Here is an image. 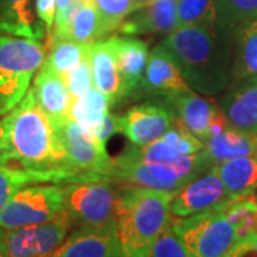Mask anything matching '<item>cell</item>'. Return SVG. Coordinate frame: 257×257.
Returning a JSON list of instances; mask_svg holds the SVG:
<instances>
[{"mask_svg": "<svg viewBox=\"0 0 257 257\" xmlns=\"http://www.w3.org/2000/svg\"><path fill=\"white\" fill-rule=\"evenodd\" d=\"M166 101L172 107L176 119L196 138L202 142H206L210 138L209 123L217 106L216 103L199 96L193 89L173 93L166 97Z\"/></svg>", "mask_w": 257, "mask_h": 257, "instance_id": "ac0fdd59", "label": "cell"}, {"mask_svg": "<svg viewBox=\"0 0 257 257\" xmlns=\"http://www.w3.org/2000/svg\"><path fill=\"white\" fill-rule=\"evenodd\" d=\"M8 143V163L35 170L62 172L74 179L69 167V159L59 133L42 107L37 104L35 93L29 89L16 107L3 116ZM66 182V183H67Z\"/></svg>", "mask_w": 257, "mask_h": 257, "instance_id": "7a4b0ae2", "label": "cell"}, {"mask_svg": "<svg viewBox=\"0 0 257 257\" xmlns=\"http://www.w3.org/2000/svg\"><path fill=\"white\" fill-rule=\"evenodd\" d=\"M90 63L94 87L106 94L110 104H117L128 96L127 86L119 72L116 53L110 39L92 43Z\"/></svg>", "mask_w": 257, "mask_h": 257, "instance_id": "e0dca14e", "label": "cell"}, {"mask_svg": "<svg viewBox=\"0 0 257 257\" xmlns=\"http://www.w3.org/2000/svg\"><path fill=\"white\" fill-rule=\"evenodd\" d=\"M43 62L45 50L39 40L0 35V116L26 96Z\"/></svg>", "mask_w": 257, "mask_h": 257, "instance_id": "277c9868", "label": "cell"}, {"mask_svg": "<svg viewBox=\"0 0 257 257\" xmlns=\"http://www.w3.org/2000/svg\"><path fill=\"white\" fill-rule=\"evenodd\" d=\"M237 199L226 189L217 173L210 169L173 192L170 213L175 219H184L206 211H223Z\"/></svg>", "mask_w": 257, "mask_h": 257, "instance_id": "30bf717a", "label": "cell"}, {"mask_svg": "<svg viewBox=\"0 0 257 257\" xmlns=\"http://www.w3.org/2000/svg\"><path fill=\"white\" fill-rule=\"evenodd\" d=\"M139 2H140V3H142V6H146L147 3H150V2H152V0H139Z\"/></svg>", "mask_w": 257, "mask_h": 257, "instance_id": "b9f144b4", "label": "cell"}, {"mask_svg": "<svg viewBox=\"0 0 257 257\" xmlns=\"http://www.w3.org/2000/svg\"><path fill=\"white\" fill-rule=\"evenodd\" d=\"M224 216L234 227L239 240L257 236V203L251 199H240L226 207Z\"/></svg>", "mask_w": 257, "mask_h": 257, "instance_id": "4dcf8cb0", "label": "cell"}, {"mask_svg": "<svg viewBox=\"0 0 257 257\" xmlns=\"http://www.w3.org/2000/svg\"><path fill=\"white\" fill-rule=\"evenodd\" d=\"M56 130L67 153L73 180L82 177H107L113 159L106 152L104 143L84 133L72 119L66 120Z\"/></svg>", "mask_w": 257, "mask_h": 257, "instance_id": "9c48e42d", "label": "cell"}, {"mask_svg": "<svg viewBox=\"0 0 257 257\" xmlns=\"http://www.w3.org/2000/svg\"><path fill=\"white\" fill-rule=\"evenodd\" d=\"M189 89L190 86L186 83L173 56L163 46V43L153 49L147 57L140 90L167 97L173 93L184 92Z\"/></svg>", "mask_w": 257, "mask_h": 257, "instance_id": "9a60e30c", "label": "cell"}, {"mask_svg": "<svg viewBox=\"0 0 257 257\" xmlns=\"http://www.w3.org/2000/svg\"><path fill=\"white\" fill-rule=\"evenodd\" d=\"M254 140H256V146H257V133L254 135Z\"/></svg>", "mask_w": 257, "mask_h": 257, "instance_id": "ee69618b", "label": "cell"}, {"mask_svg": "<svg viewBox=\"0 0 257 257\" xmlns=\"http://www.w3.org/2000/svg\"><path fill=\"white\" fill-rule=\"evenodd\" d=\"M0 257H8L5 254V251H3V247H2V244H0Z\"/></svg>", "mask_w": 257, "mask_h": 257, "instance_id": "7bdbcfd3", "label": "cell"}, {"mask_svg": "<svg viewBox=\"0 0 257 257\" xmlns=\"http://www.w3.org/2000/svg\"><path fill=\"white\" fill-rule=\"evenodd\" d=\"M211 169L237 200L250 197L257 189V156L231 159Z\"/></svg>", "mask_w": 257, "mask_h": 257, "instance_id": "603a6c76", "label": "cell"}, {"mask_svg": "<svg viewBox=\"0 0 257 257\" xmlns=\"http://www.w3.org/2000/svg\"><path fill=\"white\" fill-rule=\"evenodd\" d=\"M163 140L180 155H197L204 150V142L190 133L173 114V123L163 136Z\"/></svg>", "mask_w": 257, "mask_h": 257, "instance_id": "d6a6232c", "label": "cell"}, {"mask_svg": "<svg viewBox=\"0 0 257 257\" xmlns=\"http://www.w3.org/2000/svg\"><path fill=\"white\" fill-rule=\"evenodd\" d=\"M177 29V0H152L136 10V15L121 22L117 30L126 36L170 35Z\"/></svg>", "mask_w": 257, "mask_h": 257, "instance_id": "2e32d148", "label": "cell"}, {"mask_svg": "<svg viewBox=\"0 0 257 257\" xmlns=\"http://www.w3.org/2000/svg\"><path fill=\"white\" fill-rule=\"evenodd\" d=\"M0 163H8V143H6V127L3 119L0 120Z\"/></svg>", "mask_w": 257, "mask_h": 257, "instance_id": "ab89813d", "label": "cell"}, {"mask_svg": "<svg viewBox=\"0 0 257 257\" xmlns=\"http://www.w3.org/2000/svg\"><path fill=\"white\" fill-rule=\"evenodd\" d=\"M94 6L99 12L103 36L109 35L114 29L121 25L124 19L142 9L139 0H93Z\"/></svg>", "mask_w": 257, "mask_h": 257, "instance_id": "1f68e13d", "label": "cell"}, {"mask_svg": "<svg viewBox=\"0 0 257 257\" xmlns=\"http://www.w3.org/2000/svg\"><path fill=\"white\" fill-rule=\"evenodd\" d=\"M69 3H70V0H57V12L64 9Z\"/></svg>", "mask_w": 257, "mask_h": 257, "instance_id": "60d3db41", "label": "cell"}, {"mask_svg": "<svg viewBox=\"0 0 257 257\" xmlns=\"http://www.w3.org/2000/svg\"><path fill=\"white\" fill-rule=\"evenodd\" d=\"M189 257H226L239 241L223 211H206L172 220Z\"/></svg>", "mask_w": 257, "mask_h": 257, "instance_id": "8992f818", "label": "cell"}, {"mask_svg": "<svg viewBox=\"0 0 257 257\" xmlns=\"http://www.w3.org/2000/svg\"><path fill=\"white\" fill-rule=\"evenodd\" d=\"M92 43H77L70 39H57L50 37V53L46 62L55 72L66 76L72 72L82 59L89 52Z\"/></svg>", "mask_w": 257, "mask_h": 257, "instance_id": "83f0119b", "label": "cell"}, {"mask_svg": "<svg viewBox=\"0 0 257 257\" xmlns=\"http://www.w3.org/2000/svg\"><path fill=\"white\" fill-rule=\"evenodd\" d=\"M90 47H92V45H90ZM63 77L72 99L82 97L83 94H86L92 89L94 82H93L92 63H90V49L82 59V62Z\"/></svg>", "mask_w": 257, "mask_h": 257, "instance_id": "836d02e7", "label": "cell"}, {"mask_svg": "<svg viewBox=\"0 0 257 257\" xmlns=\"http://www.w3.org/2000/svg\"><path fill=\"white\" fill-rule=\"evenodd\" d=\"M32 90L35 93L37 104L49 116L55 127L70 119V107L73 99L67 89V84L63 76L55 72L46 62H43L42 67L39 69Z\"/></svg>", "mask_w": 257, "mask_h": 257, "instance_id": "5bb4252c", "label": "cell"}, {"mask_svg": "<svg viewBox=\"0 0 257 257\" xmlns=\"http://www.w3.org/2000/svg\"><path fill=\"white\" fill-rule=\"evenodd\" d=\"M57 0H36V13L40 22L46 26L47 32H52L55 26Z\"/></svg>", "mask_w": 257, "mask_h": 257, "instance_id": "d590c367", "label": "cell"}, {"mask_svg": "<svg viewBox=\"0 0 257 257\" xmlns=\"http://www.w3.org/2000/svg\"><path fill=\"white\" fill-rule=\"evenodd\" d=\"M172 196L173 192L135 186L117 194L114 217L124 257H147L172 221Z\"/></svg>", "mask_w": 257, "mask_h": 257, "instance_id": "3957f363", "label": "cell"}, {"mask_svg": "<svg viewBox=\"0 0 257 257\" xmlns=\"http://www.w3.org/2000/svg\"><path fill=\"white\" fill-rule=\"evenodd\" d=\"M103 37L100 16L94 6V2H89L74 15L64 39H70L77 43H93Z\"/></svg>", "mask_w": 257, "mask_h": 257, "instance_id": "f1b7e54d", "label": "cell"}, {"mask_svg": "<svg viewBox=\"0 0 257 257\" xmlns=\"http://www.w3.org/2000/svg\"><path fill=\"white\" fill-rule=\"evenodd\" d=\"M204 152L210 160L211 167L231 159L257 156L254 135L239 128L229 127L219 135L207 139L204 142Z\"/></svg>", "mask_w": 257, "mask_h": 257, "instance_id": "7402d4cb", "label": "cell"}, {"mask_svg": "<svg viewBox=\"0 0 257 257\" xmlns=\"http://www.w3.org/2000/svg\"><path fill=\"white\" fill-rule=\"evenodd\" d=\"M111 45L116 53V62L123 80L127 86L128 94L140 90L145 76L149 47L146 42L135 37H110Z\"/></svg>", "mask_w": 257, "mask_h": 257, "instance_id": "44dd1931", "label": "cell"}, {"mask_svg": "<svg viewBox=\"0 0 257 257\" xmlns=\"http://www.w3.org/2000/svg\"><path fill=\"white\" fill-rule=\"evenodd\" d=\"M73 224L64 209L46 223L19 229H0V244L8 257H49L66 239Z\"/></svg>", "mask_w": 257, "mask_h": 257, "instance_id": "ba28073f", "label": "cell"}, {"mask_svg": "<svg viewBox=\"0 0 257 257\" xmlns=\"http://www.w3.org/2000/svg\"><path fill=\"white\" fill-rule=\"evenodd\" d=\"M64 210L63 187L25 186L0 209V229L12 230L46 223Z\"/></svg>", "mask_w": 257, "mask_h": 257, "instance_id": "52a82bcc", "label": "cell"}, {"mask_svg": "<svg viewBox=\"0 0 257 257\" xmlns=\"http://www.w3.org/2000/svg\"><path fill=\"white\" fill-rule=\"evenodd\" d=\"M163 46L173 56L186 83L194 92L213 96L231 82V37L206 26L177 28Z\"/></svg>", "mask_w": 257, "mask_h": 257, "instance_id": "6da1fadb", "label": "cell"}, {"mask_svg": "<svg viewBox=\"0 0 257 257\" xmlns=\"http://www.w3.org/2000/svg\"><path fill=\"white\" fill-rule=\"evenodd\" d=\"M230 126L247 133H257V80L233 86L220 100Z\"/></svg>", "mask_w": 257, "mask_h": 257, "instance_id": "ffe728a7", "label": "cell"}, {"mask_svg": "<svg viewBox=\"0 0 257 257\" xmlns=\"http://www.w3.org/2000/svg\"><path fill=\"white\" fill-rule=\"evenodd\" d=\"M117 132H120L119 116L109 113V114L106 116L104 121L101 123L100 127L94 132L93 138L97 139L99 142H101V143H104V145H106V143L109 142V139H110L113 135H116Z\"/></svg>", "mask_w": 257, "mask_h": 257, "instance_id": "8d00e7d4", "label": "cell"}, {"mask_svg": "<svg viewBox=\"0 0 257 257\" xmlns=\"http://www.w3.org/2000/svg\"><path fill=\"white\" fill-rule=\"evenodd\" d=\"M109 99L97 87H92L82 97L73 99L70 119L74 120L84 133L93 136L109 114Z\"/></svg>", "mask_w": 257, "mask_h": 257, "instance_id": "484cf974", "label": "cell"}, {"mask_svg": "<svg viewBox=\"0 0 257 257\" xmlns=\"http://www.w3.org/2000/svg\"><path fill=\"white\" fill-rule=\"evenodd\" d=\"M111 182H121L127 186L146 187L166 192H176L190 182L170 166L147 163L130 156L127 152L113 159L111 169L107 175Z\"/></svg>", "mask_w": 257, "mask_h": 257, "instance_id": "8fae6325", "label": "cell"}, {"mask_svg": "<svg viewBox=\"0 0 257 257\" xmlns=\"http://www.w3.org/2000/svg\"><path fill=\"white\" fill-rule=\"evenodd\" d=\"M216 30L231 37L236 29L257 19V0H214Z\"/></svg>", "mask_w": 257, "mask_h": 257, "instance_id": "4316f807", "label": "cell"}, {"mask_svg": "<svg viewBox=\"0 0 257 257\" xmlns=\"http://www.w3.org/2000/svg\"><path fill=\"white\" fill-rule=\"evenodd\" d=\"M229 127H231L229 120L226 117L224 111L221 110L220 104H217L214 111H213V114H211L210 123H209V135H210V136L219 135V133L227 130Z\"/></svg>", "mask_w": 257, "mask_h": 257, "instance_id": "f35d334b", "label": "cell"}, {"mask_svg": "<svg viewBox=\"0 0 257 257\" xmlns=\"http://www.w3.org/2000/svg\"><path fill=\"white\" fill-rule=\"evenodd\" d=\"M147 257H189L183 243L176 234L172 221L160 233V236L152 246Z\"/></svg>", "mask_w": 257, "mask_h": 257, "instance_id": "e575fe53", "label": "cell"}, {"mask_svg": "<svg viewBox=\"0 0 257 257\" xmlns=\"http://www.w3.org/2000/svg\"><path fill=\"white\" fill-rule=\"evenodd\" d=\"M49 257H124L116 223L79 227Z\"/></svg>", "mask_w": 257, "mask_h": 257, "instance_id": "7c38bea8", "label": "cell"}, {"mask_svg": "<svg viewBox=\"0 0 257 257\" xmlns=\"http://www.w3.org/2000/svg\"><path fill=\"white\" fill-rule=\"evenodd\" d=\"M0 32L10 36L42 39L43 30L35 20L30 0H0Z\"/></svg>", "mask_w": 257, "mask_h": 257, "instance_id": "d4e9b609", "label": "cell"}, {"mask_svg": "<svg viewBox=\"0 0 257 257\" xmlns=\"http://www.w3.org/2000/svg\"><path fill=\"white\" fill-rule=\"evenodd\" d=\"M257 80V19L241 25L231 35V82Z\"/></svg>", "mask_w": 257, "mask_h": 257, "instance_id": "d6986e66", "label": "cell"}, {"mask_svg": "<svg viewBox=\"0 0 257 257\" xmlns=\"http://www.w3.org/2000/svg\"><path fill=\"white\" fill-rule=\"evenodd\" d=\"M69 176L62 172L35 170L28 167H12L8 163H0V209L9 199L28 184L36 183H66Z\"/></svg>", "mask_w": 257, "mask_h": 257, "instance_id": "cb8c5ba5", "label": "cell"}, {"mask_svg": "<svg viewBox=\"0 0 257 257\" xmlns=\"http://www.w3.org/2000/svg\"><path fill=\"white\" fill-rule=\"evenodd\" d=\"M173 123V111L155 104H140L119 116L120 132L135 146H145L165 136Z\"/></svg>", "mask_w": 257, "mask_h": 257, "instance_id": "4fadbf2b", "label": "cell"}, {"mask_svg": "<svg viewBox=\"0 0 257 257\" xmlns=\"http://www.w3.org/2000/svg\"><path fill=\"white\" fill-rule=\"evenodd\" d=\"M226 257H257V236L239 240Z\"/></svg>", "mask_w": 257, "mask_h": 257, "instance_id": "74e56055", "label": "cell"}, {"mask_svg": "<svg viewBox=\"0 0 257 257\" xmlns=\"http://www.w3.org/2000/svg\"><path fill=\"white\" fill-rule=\"evenodd\" d=\"M64 209L80 227L116 223L117 194L107 177H82L63 186Z\"/></svg>", "mask_w": 257, "mask_h": 257, "instance_id": "5b68a950", "label": "cell"}, {"mask_svg": "<svg viewBox=\"0 0 257 257\" xmlns=\"http://www.w3.org/2000/svg\"><path fill=\"white\" fill-rule=\"evenodd\" d=\"M186 26L216 29L214 0H177V28Z\"/></svg>", "mask_w": 257, "mask_h": 257, "instance_id": "f546056e", "label": "cell"}]
</instances>
